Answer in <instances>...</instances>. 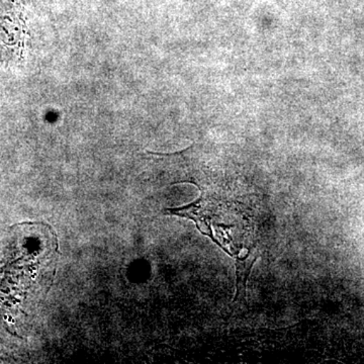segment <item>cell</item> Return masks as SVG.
<instances>
[{
  "instance_id": "6da1fadb",
  "label": "cell",
  "mask_w": 364,
  "mask_h": 364,
  "mask_svg": "<svg viewBox=\"0 0 364 364\" xmlns=\"http://www.w3.org/2000/svg\"><path fill=\"white\" fill-rule=\"evenodd\" d=\"M26 23L20 7L14 2H0V61L4 64L23 58Z\"/></svg>"
},
{
  "instance_id": "7a4b0ae2",
  "label": "cell",
  "mask_w": 364,
  "mask_h": 364,
  "mask_svg": "<svg viewBox=\"0 0 364 364\" xmlns=\"http://www.w3.org/2000/svg\"><path fill=\"white\" fill-rule=\"evenodd\" d=\"M167 214L178 215V217L186 218V219L193 220L196 222V227L198 228L203 235H207L210 237L215 244L222 248L220 242L215 240L214 235H213L212 228H210V223H208V210L205 208V202L203 198L191 203V205H186V207L168 208L166 210Z\"/></svg>"
},
{
  "instance_id": "3957f363",
  "label": "cell",
  "mask_w": 364,
  "mask_h": 364,
  "mask_svg": "<svg viewBox=\"0 0 364 364\" xmlns=\"http://www.w3.org/2000/svg\"><path fill=\"white\" fill-rule=\"evenodd\" d=\"M235 267H236V294L233 303H243L246 299V289H247V282L249 275L256 260L257 255L251 257V254L248 253L245 257H235Z\"/></svg>"
}]
</instances>
